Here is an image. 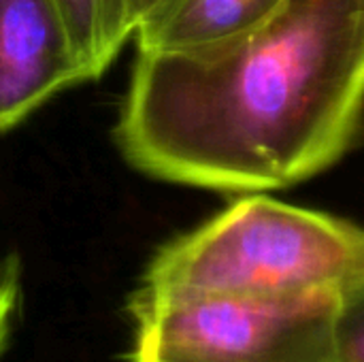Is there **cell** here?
<instances>
[{
	"mask_svg": "<svg viewBox=\"0 0 364 362\" xmlns=\"http://www.w3.org/2000/svg\"><path fill=\"white\" fill-rule=\"evenodd\" d=\"M286 0H162L134 30L139 53H190L267 21Z\"/></svg>",
	"mask_w": 364,
	"mask_h": 362,
	"instance_id": "5b68a950",
	"label": "cell"
},
{
	"mask_svg": "<svg viewBox=\"0 0 364 362\" xmlns=\"http://www.w3.org/2000/svg\"><path fill=\"white\" fill-rule=\"evenodd\" d=\"M87 79L100 77L134 34L128 0H58Z\"/></svg>",
	"mask_w": 364,
	"mask_h": 362,
	"instance_id": "8992f818",
	"label": "cell"
},
{
	"mask_svg": "<svg viewBox=\"0 0 364 362\" xmlns=\"http://www.w3.org/2000/svg\"><path fill=\"white\" fill-rule=\"evenodd\" d=\"M364 119V0H286L209 49L139 53L115 128L149 177L284 190L337 164Z\"/></svg>",
	"mask_w": 364,
	"mask_h": 362,
	"instance_id": "6da1fadb",
	"label": "cell"
},
{
	"mask_svg": "<svg viewBox=\"0 0 364 362\" xmlns=\"http://www.w3.org/2000/svg\"><path fill=\"white\" fill-rule=\"evenodd\" d=\"M162 0H128V17L132 23V30H136V26L160 4Z\"/></svg>",
	"mask_w": 364,
	"mask_h": 362,
	"instance_id": "9c48e42d",
	"label": "cell"
},
{
	"mask_svg": "<svg viewBox=\"0 0 364 362\" xmlns=\"http://www.w3.org/2000/svg\"><path fill=\"white\" fill-rule=\"evenodd\" d=\"M333 362H364V275L337 297Z\"/></svg>",
	"mask_w": 364,
	"mask_h": 362,
	"instance_id": "52a82bcc",
	"label": "cell"
},
{
	"mask_svg": "<svg viewBox=\"0 0 364 362\" xmlns=\"http://www.w3.org/2000/svg\"><path fill=\"white\" fill-rule=\"evenodd\" d=\"M17 269L13 260L0 265V350L4 346L13 309L17 305Z\"/></svg>",
	"mask_w": 364,
	"mask_h": 362,
	"instance_id": "ba28073f",
	"label": "cell"
},
{
	"mask_svg": "<svg viewBox=\"0 0 364 362\" xmlns=\"http://www.w3.org/2000/svg\"><path fill=\"white\" fill-rule=\"evenodd\" d=\"M85 79L58 0H0V130Z\"/></svg>",
	"mask_w": 364,
	"mask_h": 362,
	"instance_id": "277c9868",
	"label": "cell"
},
{
	"mask_svg": "<svg viewBox=\"0 0 364 362\" xmlns=\"http://www.w3.org/2000/svg\"><path fill=\"white\" fill-rule=\"evenodd\" d=\"M364 275V226L243 194L151 258L143 288L232 297L341 292Z\"/></svg>",
	"mask_w": 364,
	"mask_h": 362,
	"instance_id": "7a4b0ae2",
	"label": "cell"
},
{
	"mask_svg": "<svg viewBox=\"0 0 364 362\" xmlns=\"http://www.w3.org/2000/svg\"><path fill=\"white\" fill-rule=\"evenodd\" d=\"M339 292L232 297L139 288L124 362H333Z\"/></svg>",
	"mask_w": 364,
	"mask_h": 362,
	"instance_id": "3957f363",
	"label": "cell"
}]
</instances>
